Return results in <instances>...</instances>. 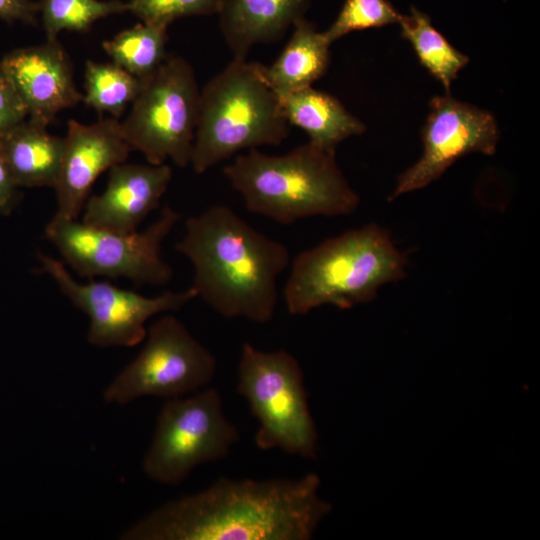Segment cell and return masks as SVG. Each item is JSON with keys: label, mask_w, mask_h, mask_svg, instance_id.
I'll list each match as a JSON object with an SVG mask.
<instances>
[{"label": "cell", "mask_w": 540, "mask_h": 540, "mask_svg": "<svg viewBox=\"0 0 540 540\" xmlns=\"http://www.w3.org/2000/svg\"><path fill=\"white\" fill-rule=\"evenodd\" d=\"M320 478H219L158 507L128 528L124 540H309L330 513Z\"/></svg>", "instance_id": "1"}, {"label": "cell", "mask_w": 540, "mask_h": 540, "mask_svg": "<svg viewBox=\"0 0 540 540\" xmlns=\"http://www.w3.org/2000/svg\"><path fill=\"white\" fill-rule=\"evenodd\" d=\"M176 250L194 269L193 285L220 316L269 322L278 301L277 279L290 263L285 244L269 238L233 209L213 205L185 222Z\"/></svg>", "instance_id": "2"}, {"label": "cell", "mask_w": 540, "mask_h": 540, "mask_svg": "<svg viewBox=\"0 0 540 540\" xmlns=\"http://www.w3.org/2000/svg\"><path fill=\"white\" fill-rule=\"evenodd\" d=\"M223 173L248 211L283 225L313 216L349 215L359 205L335 154L309 141L283 155L247 150Z\"/></svg>", "instance_id": "3"}, {"label": "cell", "mask_w": 540, "mask_h": 540, "mask_svg": "<svg viewBox=\"0 0 540 540\" xmlns=\"http://www.w3.org/2000/svg\"><path fill=\"white\" fill-rule=\"evenodd\" d=\"M407 263L379 225L346 231L294 258L283 289L285 305L290 314L305 315L323 305L345 310L368 303L383 285L405 277Z\"/></svg>", "instance_id": "4"}, {"label": "cell", "mask_w": 540, "mask_h": 540, "mask_svg": "<svg viewBox=\"0 0 540 540\" xmlns=\"http://www.w3.org/2000/svg\"><path fill=\"white\" fill-rule=\"evenodd\" d=\"M289 133L262 65L233 59L200 90L190 165L202 174L240 151L280 145Z\"/></svg>", "instance_id": "5"}, {"label": "cell", "mask_w": 540, "mask_h": 540, "mask_svg": "<svg viewBox=\"0 0 540 540\" xmlns=\"http://www.w3.org/2000/svg\"><path fill=\"white\" fill-rule=\"evenodd\" d=\"M237 392L259 425L255 444L315 459L318 434L308 404L304 374L286 350L263 351L244 342L238 362Z\"/></svg>", "instance_id": "6"}, {"label": "cell", "mask_w": 540, "mask_h": 540, "mask_svg": "<svg viewBox=\"0 0 540 540\" xmlns=\"http://www.w3.org/2000/svg\"><path fill=\"white\" fill-rule=\"evenodd\" d=\"M180 218V213L167 205L145 230L120 233L55 215L45 228V236L82 277H123L137 284L160 286L173 275L162 258V244Z\"/></svg>", "instance_id": "7"}, {"label": "cell", "mask_w": 540, "mask_h": 540, "mask_svg": "<svg viewBox=\"0 0 540 540\" xmlns=\"http://www.w3.org/2000/svg\"><path fill=\"white\" fill-rule=\"evenodd\" d=\"M200 90L191 64L168 55L148 79L120 122L131 150L149 164L170 159L178 167L190 165L198 121Z\"/></svg>", "instance_id": "8"}, {"label": "cell", "mask_w": 540, "mask_h": 540, "mask_svg": "<svg viewBox=\"0 0 540 540\" xmlns=\"http://www.w3.org/2000/svg\"><path fill=\"white\" fill-rule=\"evenodd\" d=\"M239 439L217 389L205 387L189 397L166 399L143 458V471L157 483L178 485L196 467L227 457Z\"/></svg>", "instance_id": "9"}, {"label": "cell", "mask_w": 540, "mask_h": 540, "mask_svg": "<svg viewBox=\"0 0 540 540\" xmlns=\"http://www.w3.org/2000/svg\"><path fill=\"white\" fill-rule=\"evenodd\" d=\"M145 338L140 353L104 389L105 402L125 405L145 396L182 397L214 378L215 356L175 316L159 318Z\"/></svg>", "instance_id": "10"}, {"label": "cell", "mask_w": 540, "mask_h": 540, "mask_svg": "<svg viewBox=\"0 0 540 540\" xmlns=\"http://www.w3.org/2000/svg\"><path fill=\"white\" fill-rule=\"evenodd\" d=\"M38 258L40 270L89 317L87 341L101 348L136 346L146 337L145 324L149 318L177 311L197 297L193 287L147 297L106 281L91 279L81 283L74 279L63 262L44 253H39Z\"/></svg>", "instance_id": "11"}, {"label": "cell", "mask_w": 540, "mask_h": 540, "mask_svg": "<svg viewBox=\"0 0 540 540\" xmlns=\"http://www.w3.org/2000/svg\"><path fill=\"white\" fill-rule=\"evenodd\" d=\"M498 140V125L490 112L449 94L433 97L422 129L423 154L399 176L390 200L427 186L467 154L493 155Z\"/></svg>", "instance_id": "12"}, {"label": "cell", "mask_w": 540, "mask_h": 540, "mask_svg": "<svg viewBox=\"0 0 540 540\" xmlns=\"http://www.w3.org/2000/svg\"><path fill=\"white\" fill-rule=\"evenodd\" d=\"M130 146L118 119L101 118L91 124L70 120L57 181L56 216L78 219L98 177L126 162Z\"/></svg>", "instance_id": "13"}, {"label": "cell", "mask_w": 540, "mask_h": 540, "mask_svg": "<svg viewBox=\"0 0 540 540\" xmlns=\"http://www.w3.org/2000/svg\"><path fill=\"white\" fill-rule=\"evenodd\" d=\"M0 64L23 102L27 118L35 123L47 127L60 111L83 100L69 56L58 39L13 50Z\"/></svg>", "instance_id": "14"}, {"label": "cell", "mask_w": 540, "mask_h": 540, "mask_svg": "<svg viewBox=\"0 0 540 540\" xmlns=\"http://www.w3.org/2000/svg\"><path fill=\"white\" fill-rule=\"evenodd\" d=\"M172 179L167 164L119 163L109 170L104 191L90 195L82 222L120 233L137 231L155 210Z\"/></svg>", "instance_id": "15"}, {"label": "cell", "mask_w": 540, "mask_h": 540, "mask_svg": "<svg viewBox=\"0 0 540 540\" xmlns=\"http://www.w3.org/2000/svg\"><path fill=\"white\" fill-rule=\"evenodd\" d=\"M309 5L310 0H227L219 26L233 59L244 60L255 45L280 40Z\"/></svg>", "instance_id": "16"}, {"label": "cell", "mask_w": 540, "mask_h": 540, "mask_svg": "<svg viewBox=\"0 0 540 540\" xmlns=\"http://www.w3.org/2000/svg\"><path fill=\"white\" fill-rule=\"evenodd\" d=\"M0 149L17 186L54 187L60 171L64 137L29 119L0 136Z\"/></svg>", "instance_id": "17"}, {"label": "cell", "mask_w": 540, "mask_h": 540, "mask_svg": "<svg viewBox=\"0 0 540 540\" xmlns=\"http://www.w3.org/2000/svg\"><path fill=\"white\" fill-rule=\"evenodd\" d=\"M278 98L289 124L302 129L310 143L330 153L335 154L343 140L366 130L337 98L312 86Z\"/></svg>", "instance_id": "18"}, {"label": "cell", "mask_w": 540, "mask_h": 540, "mask_svg": "<svg viewBox=\"0 0 540 540\" xmlns=\"http://www.w3.org/2000/svg\"><path fill=\"white\" fill-rule=\"evenodd\" d=\"M287 44L275 62L262 65L263 75L277 95L311 87L321 78L330 62L332 44L324 32L304 18L297 21Z\"/></svg>", "instance_id": "19"}, {"label": "cell", "mask_w": 540, "mask_h": 540, "mask_svg": "<svg viewBox=\"0 0 540 540\" xmlns=\"http://www.w3.org/2000/svg\"><path fill=\"white\" fill-rule=\"evenodd\" d=\"M398 23L402 37L411 43L420 63L449 94L452 82L469 58L455 49L435 29L430 18L415 7L411 8L410 15H402Z\"/></svg>", "instance_id": "20"}, {"label": "cell", "mask_w": 540, "mask_h": 540, "mask_svg": "<svg viewBox=\"0 0 540 540\" xmlns=\"http://www.w3.org/2000/svg\"><path fill=\"white\" fill-rule=\"evenodd\" d=\"M167 26L141 22L105 40L102 47L111 62L146 80L167 58Z\"/></svg>", "instance_id": "21"}, {"label": "cell", "mask_w": 540, "mask_h": 540, "mask_svg": "<svg viewBox=\"0 0 540 540\" xmlns=\"http://www.w3.org/2000/svg\"><path fill=\"white\" fill-rule=\"evenodd\" d=\"M144 81L117 64L88 60L85 64L83 102L99 114L119 119L139 95Z\"/></svg>", "instance_id": "22"}, {"label": "cell", "mask_w": 540, "mask_h": 540, "mask_svg": "<svg viewBox=\"0 0 540 540\" xmlns=\"http://www.w3.org/2000/svg\"><path fill=\"white\" fill-rule=\"evenodd\" d=\"M39 15L46 40H56L62 31L88 32L98 20L129 12L121 0H40Z\"/></svg>", "instance_id": "23"}, {"label": "cell", "mask_w": 540, "mask_h": 540, "mask_svg": "<svg viewBox=\"0 0 540 540\" xmlns=\"http://www.w3.org/2000/svg\"><path fill=\"white\" fill-rule=\"evenodd\" d=\"M401 16L388 0H345L335 21L324 33L333 43L353 31L398 23Z\"/></svg>", "instance_id": "24"}, {"label": "cell", "mask_w": 540, "mask_h": 540, "mask_svg": "<svg viewBox=\"0 0 540 540\" xmlns=\"http://www.w3.org/2000/svg\"><path fill=\"white\" fill-rule=\"evenodd\" d=\"M227 0H128L129 12L141 22L169 26L189 16L219 14Z\"/></svg>", "instance_id": "25"}, {"label": "cell", "mask_w": 540, "mask_h": 540, "mask_svg": "<svg viewBox=\"0 0 540 540\" xmlns=\"http://www.w3.org/2000/svg\"><path fill=\"white\" fill-rule=\"evenodd\" d=\"M27 116L22 100L0 64V136Z\"/></svg>", "instance_id": "26"}, {"label": "cell", "mask_w": 540, "mask_h": 540, "mask_svg": "<svg viewBox=\"0 0 540 540\" xmlns=\"http://www.w3.org/2000/svg\"><path fill=\"white\" fill-rule=\"evenodd\" d=\"M39 3L34 0H0V20L37 26Z\"/></svg>", "instance_id": "27"}, {"label": "cell", "mask_w": 540, "mask_h": 540, "mask_svg": "<svg viewBox=\"0 0 540 540\" xmlns=\"http://www.w3.org/2000/svg\"><path fill=\"white\" fill-rule=\"evenodd\" d=\"M18 186L0 149V214L8 215L19 199Z\"/></svg>", "instance_id": "28"}]
</instances>
